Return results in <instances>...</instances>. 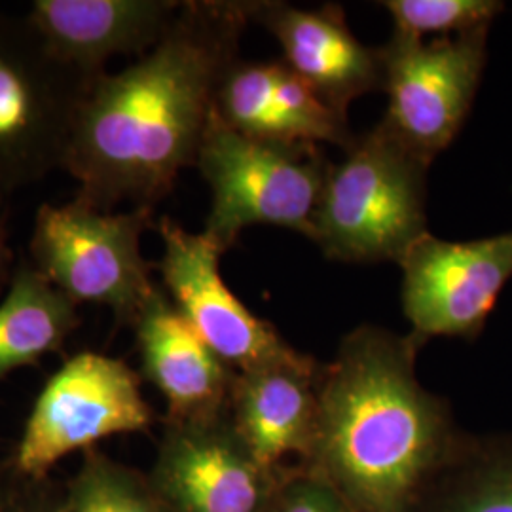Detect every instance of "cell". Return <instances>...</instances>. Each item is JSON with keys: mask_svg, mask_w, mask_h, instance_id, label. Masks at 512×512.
I'll return each mask as SVG.
<instances>
[{"mask_svg": "<svg viewBox=\"0 0 512 512\" xmlns=\"http://www.w3.org/2000/svg\"><path fill=\"white\" fill-rule=\"evenodd\" d=\"M61 512H167L148 475L109 456L86 450L78 473L61 497Z\"/></svg>", "mask_w": 512, "mask_h": 512, "instance_id": "d6986e66", "label": "cell"}, {"mask_svg": "<svg viewBox=\"0 0 512 512\" xmlns=\"http://www.w3.org/2000/svg\"><path fill=\"white\" fill-rule=\"evenodd\" d=\"M293 467L262 465L220 414L165 421L148 480L167 512H272Z\"/></svg>", "mask_w": 512, "mask_h": 512, "instance_id": "9c48e42d", "label": "cell"}, {"mask_svg": "<svg viewBox=\"0 0 512 512\" xmlns=\"http://www.w3.org/2000/svg\"><path fill=\"white\" fill-rule=\"evenodd\" d=\"M272 512H353L348 503L321 478L293 467Z\"/></svg>", "mask_w": 512, "mask_h": 512, "instance_id": "44dd1931", "label": "cell"}, {"mask_svg": "<svg viewBox=\"0 0 512 512\" xmlns=\"http://www.w3.org/2000/svg\"><path fill=\"white\" fill-rule=\"evenodd\" d=\"M253 23L279 42L283 63L332 109L348 118L353 101L384 86L380 48L365 46L349 29L340 4L298 8L253 2Z\"/></svg>", "mask_w": 512, "mask_h": 512, "instance_id": "7c38bea8", "label": "cell"}, {"mask_svg": "<svg viewBox=\"0 0 512 512\" xmlns=\"http://www.w3.org/2000/svg\"><path fill=\"white\" fill-rule=\"evenodd\" d=\"M488 29L427 38L393 31L380 48L389 129L431 164L452 145L473 107L486 65Z\"/></svg>", "mask_w": 512, "mask_h": 512, "instance_id": "ba28073f", "label": "cell"}, {"mask_svg": "<svg viewBox=\"0 0 512 512\" xmlns=\"http://www.w3.org/2000/svg\"><path fill=\"white\" fill-rule=\"evenodd\" d=\"M158 230L164 243L158 270L167 298L226 365L245 372L296 351L230 291L220 275L219 243L169 217L160 220Z\"/></svg>", "mask_w": 512, "mask_h": 512, "instance_id": "8fae6325", "label": "cell"}, {"mask_svg": "<svg viewBox=\"0 0 512 512\" xmlns=\"http://www.w3.org/2000/svg\"><path fill=\"white\" fill-rule=\"evenodd\" d=\"M321 363L298 349L289 357L236 372L228 420L262 465L285 469L306 463L319 421Z\"/></svg>", "mask_w": 512, "mask_h": 512, "instance_id": "5bb4252c", "label": "cell"}, {"mask_svg": "<svg viewBox=\"0 0 512 512\" xmlns=\"http://www.w3.org/2000/svg\"><path fill=\"white\" fill-rule=\"evenodd\" d=\"M14 255L10 251V247L6 245L4 234L0 230V293L10 285L12 275H14Z\"/></svg>", "mask_w": 512, "mask_h": 512, "instance_id": "603a6c76", "label": "cell"}, {"mask_svg": "<svg viewBox=\"0 0 512 512\" xmlns=\"http://www.w3.org/2000/svg\"><path fill=\"white\" fill-rule=\"evenodd\" d=\"M80 325L76 304L33 264L14 270L0 302V382L16 368L37 365Z\"/></svg>", "mask_w": 512, "mask_h": 512, "instance_id": "e0dca14e", "label": "cell"}, {"mask_svg": "<svg viewBox=\"0 0 512 512\" xmlns=\"http://www.w3.org/2000/svg\"><path fill=\"white\" fill-rule=\"evenodd\" d=\"M380 120L330 162L311 241L330 260L401 264L427 230V171Z\"/></svg>", "mask_w": 512, "mask_h": 512, "instance_id": "3957f363", "label": "cell"}, {"mask_svg": "<svg viewBox=\"0 0 512 512\" xmlns=\"http://www.w3.org/2000/svg\"><path fill=\"white\" fill-rule=\"evenodd\" d=\"M329 165L321 147L247 137L213 110L196 158L211 190L203 234L224 253L249 226H279L311 239Z\"/></svg>", "mask_w": 512, "mask_h": 512, "instance_id": "277c9868", "label": "cell"}, {"mask_svg": "<svg viewBox=\"0 0 512 512\" xmlns=\"http://www.w3.org/2000/svg\"><path fill=\"white\" fill-rule=\"evenodd\" d=\"M420 512H512V435H467Z\"/></svg>", "mask_w": 512, "mask_h": 512, "instance_id": "ac0fdd59", "label": "cell"}, {"mask_svg": "<svg viewBox=\"0 0 512 512\" xmlns=\"http://www.w3.org/2000/svg\"><path fill=\"white\" fill-rule=\"evenodd\" d=\"M0 512H61V499L27 486L14 492H0Z\"/></svg>", "mask_w": 512, "mask_h": 512, "instance_id": "7402d4cb", "label": "cell"}, {"mask_svg": "<svg viewBox=\"0 0 512 512\" xmlns=\"http://www.w3.org/2000/svg\"><path fill=\"white\" fill-rule=\"evenodd\" d=\"M152 209L101 211L73 200L44 203L31 238L33 266L74 304L107 306L131 325L160 289L141 255Z\"/></svg>", "mask_w": 512, "mask_h": 512, "instance_id": "8992f818", "label": "cell"}, {"mask_svg": "<svg viewBox=\"0 0 512 512\" xmlns=\"http://www.w3.org/2000/svg\"><path fill=\"white\" fill-rule=\"evenodd\" d=\"M408 334L361 325L319 372V421L306 473L353 512H420L458 454L450 404L421 385Z\"/></svg>", "mask_w": 512, "mask_h": 512, "instance_id": "7a4b0ae2", "label": "cell"}, {"mask_svg": "<svg viewBox=\"0 0 512 512\" xmlns=\"http://www.w3.org/2000/svg\"><path fill=\"white\" fill-rule=\"evenodd\" d=\"M152 421L141 378L126 361L95 351L76 353L40 391L14 469L29 482H42L59 459L114 435L148 431Z\"/></svg>", "mask_w": 512, "mask_h": 512, "instance_id": "52a82bcc", "label": "cell"}, {"mask_svg": "<svg viewBox=\"0 0 512 512\" xmlns=\"http://www.w3.org/2000/svg\"><path fill=\"white\" fill-rule=\"evenodd\" d=\"M399 266L408 336L418 348L439 336L475 340L512 277V232L473 241L427 232Z\"/></svg>", "mask_w": 512, "mask_h": 512, "instance_id": "30bf717a", "label": "cell"}, {"mask_svg": "<svg viewBox=\"0 0 512 512\" xmlns=\"http://www.w3.org/2000/svg\"><path fill=\"white\" fill-rule=\"evenodd\" d=\"M143 374L167 403L165 421L209 420L226 414L236 370L188 325L164 287L133 323Z\"/></svg>", "mask_w": 512, "mask_h": 512, "instance_id": "2e32d148", "label": "cell"}, {"mask_svg": "<svg viewBox=\"0 0 512 512\" xmlns=\"http://www.w3.org/2000/svg\"><path fill=\"white\" fill-rule=\"evenodd\" d=\"M215 112L226 126L260 141L348 150L357 139L348 118L283 61H234L220 80Z\"/></svg>", "mask_w": 512, "mask_h": 512, "instance_id": "4fadbf2b", "label": "cell"}, {"mask_svg": "<svg viewBox=\"0 0 512 512\" xmlns=\"http://www.w3.org/2000/svg\"><path fill=\"white\" fill-rule=\"evenodd\" d=\"M253 2H183L160 42L88 93L63 169L74 200L101 211L154 209L196 165L220 80L239 59Z\"/></svg>", "mask_w": 512, "mask_h": 512, "instance_id": "6da1fadb", "label": "cell"}, {"mask_svg": "<svg viewBox=\"0 0 512 512\" xmlns=\"http://www.w3.org/2000/svg\"><path fill=\"white\" fill-rule=\"evenodd\" d=\"M6 192L0 188V219H2V211H4V205H6Z\"/></svg>", "mask_w": 512, "mask_h": 512, "instance_id": "cb8c5ba5", "label": "cell"}, {"mask_svg": "<svg viewBox=\"0 0 512 512\" xmlns=\"http://www.w3.org/2000/svg\"><path fill=\"white\" fill-rule=\"evenodd\" d=\"M397 33L425 38L463 35L490 27L505 4L497 0H384Z\"/></svg>", "mask_w": 512, "mask_h": 512, "instance_id": "ffe728a7", "label": "cell"}, {"mask_svg": "<svg viewBox=\"0 0 512 512\" xmlns=\"http://www.w3.org/2000/svg\"><path fill=\"white\" fill-rule=\"evenodd\" d=\"M97 80L55 59L27 16L0 10V188L6 194L65 165L78 114Z\"/></svg>", "mask_w": 512, "mask_h": 512, "instance_id": "5b68a950", "label": "cell"}, {"mask_svg": "<svg viewBox=\"0 0 512 512\" xmlns=\"http://www.w3.org/2000/svg\"><path fill=\"white\" fill-rule=\"evenodd\" d=\"M183 2L35 0L27 18L55 59L92 80L118 55H145L164 37Z\"/></svg>", "mask_w": 512, "mask_h": 512, "instance_id": "9a60e30c", "label": "cell"}]
</instances>
